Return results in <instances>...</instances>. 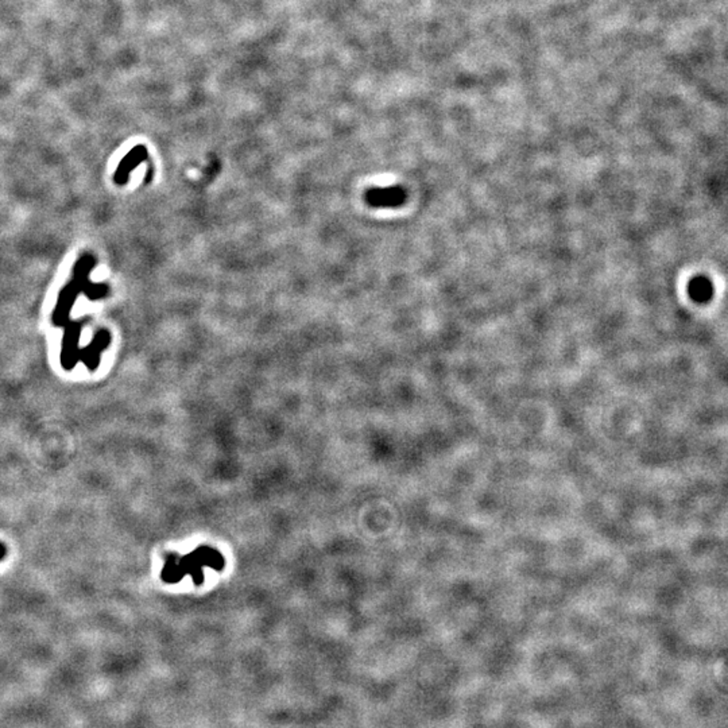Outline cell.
I'll return each mask as SVG.
<instances>
[{
    "label": "cell",
    "mask_w": 728,
    "mask_h": 728,
    "mask_svg": "<svg viewBox=\"0 0 728 728\" xmlns=\"http://www.w3.org/2000/svg\"><path fill=\"white\" fill-rule=\"evenodd\" d=\"M365 200L375 208H397L406 202V192L400 186L371 189L367 192Z\"/></svg>",
    "instance_id": "1"
},
{
    "label": "cell",
    "mask_w": 728,
    "mask_h": 728,
    "mask_svg": "<svg viewBox=\"0 0 728 728\" xmlns=\"http://www.w3.org/2000/svg\"><path fill=\"white\" fill-rule=\"evenodd\" d=\"M689 294L697 302H705L712 297V284L704 277H697L689 283Z\"/></svg>",
    "instance_id": "2"
},
{
    "label": "cell",
    "mask_w": 728,
    "mask_h": 728,
    "mask_svg": "<svg viewBox=\"0 0 728 728\" xmlns=\"http://www.w3.org/2000/svg\"><path fill=\"white\" fill-rule=\"evenodd\" d=\"M5 556H7V546H5L3 542H0V561H1Z\"/></svg>",
    "instance_id": "3"
}]
</instances>
